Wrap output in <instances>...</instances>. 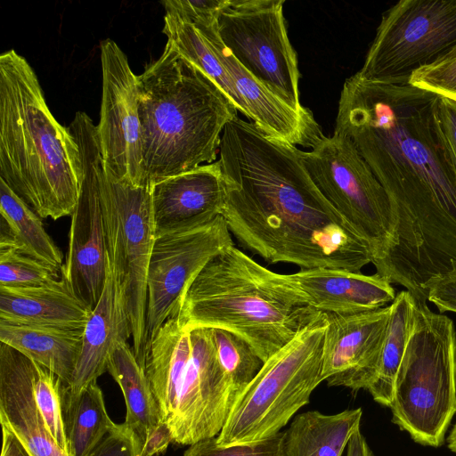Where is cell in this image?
<instances>
[{
    "label": "cell",
    "instance_id": "obj_1",
    "mask_svg": "<svg viewBox=\"0 0 456 456\" xmlns=\"http://www.w3.org/2000/svg\"><path fill=\"white\" fill-rule=\"evenodd\" d=\"M439 95L356 73L341 90L334 133L347 137L385 189L394 230L376 273L427 300L456 276V165L442 132Z\"/></svg>",
    "mask_w": 456,
    "mask_h": 456
},
{
    "label": "cell",
    "instance_id": "obj_2",
    "mask_svg": "<svg viewBox=\"0 0 456 456\" xmlns=\"http://www.w3.org/2000/svg\"><path fill=\"white\" fill-rule=\"evenodd\" d=\"M219 163L222 216L240 244L270 264L361 272L372 255L308 175L298 148L238 116L225 126Z\"/></svg>",
    "mask_w": 456,
    "mask_h": 456
},
{
    "label": "cell",
    "instance_id": "obj_3",
    "mask_svg": "<svg viewBox=\"0 0 456 456\" xmlns=\"http://www.w3.org/2000/svg\"><path fill=\"white\" fill-rule=\"evenodd\" d=\"M0 179L53 220L72 215L82 182L76 139L54 118L34 69L14 50L0 56Z\"/></svg>",
    "mask_w": 456,
    "mask_h": 456
},
{
    "label": "cell",
    "instance_id": "obj_4",
    "mask_svg": "<svg viewBox=\"0 0 456 456\" xmlns=\"http://www.w3.org/2000/svg\"><path fill=\"white\" fill-rule=\"evenodd\" d=\"M137 89L144 186L215 161L238 110L204 73L167 43Z\"/></svg>",
    "mask_w": 456,
    "mask_h": 456
},
{
    "label": "cell",
    "instance_id": "obj_5",
    "mask_svg": "<svg viewBox=\"0 0 456 456\" xmlns=\"http://www.w3.org/2000/svg\"><path fill=\"white\" fill-rule=\"evenodd\" d=\"M321 314L300 300L281 273L232 245L194 279L176 316L188 330L215 328L238 335L265 362Z\"/></svg>",
    "mask_w": 456,
    "mask_h": 456
},
{
    "label": "cell",
    "instance_id": "obj_6",
    "mask_svg": "<svg viewBox=\"0 0 456 456\" xmlns=\"http://www.w3.org/2000/svg\"><path fill=\"white\" fill-rule=\"evenodd\" d=\"M389 408L392 422L415 443L444 444L456 413V330L449 317L423 301L416 302Z\"/></svg>",
    "mask_w": 456,
    "mask_h": 456
},
{
    "label": "cell",
    "instance_id": "obj_7",
    "mask_svg": "<svg viewBox=\"0 0 456 456\" xmlns=\"http://www.w3.org/2000/svg\"><path fill=\"white\" fill-rule=\"evenodd\" d=\"M327 327L322 313L289 343L265 361L237 397L216 436L220 446L269 438L307 404L323 381L322 349Z\"/></svg>",
    "mask_w": 456,
    "mask_h": 456
},
{
    "label": "cell",
    "instance_id": "obj_8",
    "mask_svg": "<svg viewBox=\"0 0 456 456\" xmlns=\"http://www.w3.org/2000/svg\"><path fill=\"white\" fill-rule=\"evenodd\" d=\"M311 179L370 249L372 264L385 255L394 230L387 194L351 141L322 134L311 151L298 149Z\"/></svg>",
    "mask_w": 456,
    "mask_h": 456
},
{
    "label": "cell",
    "instance_id": "obj_9",
    "mask_svg": "<svg viewBox=\"0 0 456 456\" xmlns=\"http://www.w3.org/2000/svg\"><path fill=\"white\" fill-rule=\"evenodd\" d=\"M456 51V0H402L386 11L361 78L408 82L416 70Z\"/></svg>",
    "mask_w": 456,
    "mask_h": 456
},
{
    "label": "cell",
    "instance_id": "obj_10",
    "mask_svg": "<svg viewBox=\"0 0 456 456\" xmlns=\"http://www.w3.org/2000/svg\"><path fill=\"white\" fill-rule=\"evenodd\" d=\"M102 199L108 256L125 289L133 351L142 367L146 346L147 274L156 236L151 187L123 183L106 169Z\"/></svg>",
    "mask_w": 456,
    "mask_h": 456
},
{
    "label": "cell",
    "instance_id": "obj_11",
    "mask_svg": "<svg viewBox=\"0 0 456 456\" xmlns=\"http://www.w3.org/2000/svg\"><path fill=\"white\" fill-rule=\"evenodd\" d=\"M283 0H230L216 20L217 34L257 81L294 110L299 101L297 58L287 32Z\"/></svg>",
    "mask_w": 456,
    "mask_h": 456
},
{
    "label": "cell",
    "instance_id": "obj_12",
    "mask_svg": "<svg viewBox=\"0 0 456 456\" xmlns=\"http://www.w3.org/2000/svg\"><path fill=\"white\" fill-rule=\"evenodd\" d=\"M68 128L79 148L82 182L71 215L69 248L61 276L75 296L93 311L102 293L107 270L108 248L102 199L106 167L97 126L91 118L78 111Z\"/></svg>",
    "mask_w": 456,
    "mask_h": 456
},
{
    "label": "cell",
    "instance_id": "obj_13",
    "mask_svg": "<svg viewBox=\"0 0 456 456\" xmlns=\"http://www.w3.org/2000/svg\"><path fill=\"white\" fill-rule=\"evenodd\" d=\"M232 245L222 215L200 225L155 236L147 274L145 352L162 324L178 314L187 289L201 270Z\"/></svg>",
    "mask_w": 456,
    "mask_h": 456
},
{
    "label": "cell",
    "instance_id": "obj_14",
    "mask_svg": "<svg viewBox=\"0 0 456 456\" xmlns=\"http://www.w3.org/2000/svg\"><path fill=\"white\" fill-rule=\"evenodd\" d=\"M102 73L97 134L106 169L118 181L144 186L137 76L111 39L100 44Z\"/></svg>",
    "mask_w": 456,
    "mask_h": 456
},
{
    "label": "cell",
    "instance_id": "obj_15",
    "mask_svg": "<svg viewBox=\"0 0 456 456\" xmlns=\"http://www.w3.org/2000/svg\"><path fill=\"white\" fill-rule=\"evenodd\" d=\"M189 331L191 356L168 425L173 443L179 445L218 436L237 398L218 362L209 329Z\"/></svg>",
    "mask_w": 456,
    "mask_h": 456
},
{
    "label": "cell",
    "instance_id": "obj_16",
    "mask_svg": "<svg viewBox=\"0 0 456 456\" xmlns=\"http://www.w3.org/2000/svg\"><path fill=\"white\" fill-rule=\"evenodd\" d=\"M391 311L390 304L354 314L323 313V381L330 387L368 390L378 372Z\"/></svg>",
    "mask_w": 456,
    "mask_h": 456
},
{
    "label": "cell",
    "instance_id": "obj_17",
    "mask_svg": "<svg viewBox=\"0 0 456 456\" xmlns=\"http://www.w3.org/2000/svg\"><path fill=\"white\" fill-rule=\"evenodd\" d=\"M219 59L251 119L266 134L294 146L311 147L322 134L312 111L301 113L257 81L222 43L216 22L193 24Z\"/></svg>",
    "mask_w": 456,
    "mask_h": 456
},
{
    "label": "cell",
    "instance_id": "obj_18",
    "mask_svg": "<svg viewBox=\"0 0 456 456\" xmlns=\"http://www.w3.org/2000/svg\"><path fill=\"white\" fill-rule=\"evenodd\" d=\"M156 235L210 222L222 215L226 200L219 161L154 183L151 187Z\"/></svg>",
    "mask_w": 456,
    "mask_h": 456
},
{
    "label": "cell",
    "instance_id": "obj_19",
    "mask_svg": "<svg viewBox=\"0 0 456 456\" xmlns=\"http://www.w3.org/2000/svg\"><path fill=\"white\" fill-rule=\"evenodd\" d=\"M281 278L302 302L322 313L370 312L387 306L396 296L389 280L377 273L313 268L281 273Z\"/></svg>",
    "mask_w": 456,
    "mask_h": 456
},
{
    "label": "cell",
    "instance_id": "obj_20",
    "mask_svg": "<svg viewBox=\"0 0 456 456\" xmlns=\"http://www.w3.org/2000/svg\"><path fill=\"white\" fill-rule=\"evenodd\" d=\"M36 362L0 345V422L32 456H69L48 430L34 396Z\"/></svg>",
    "mask_w": 456,
    "mask_h": 456
},
{
    "label": "cell",
    "instance_id": "obj_21",
    "mask_svg": "<svg viewBox=\"0 0 456 456\" xmlns=\"http://www.w3.org/2000/svg\"><path fill=\"white\" fill-rule=\"evenodd\" d=\"M132 337L125 289L109 256L106 278L101 297L93 309L84 332L80 356L66 398L96 382L107 371L109 357L115 346Z\"/></svg>",
    "mask_w": 456,
    "mask_h": 456
},
{
    "label": "cell",
    "instance_id": "obj_22",
    "mask_svg": "<svg viewBox=\"0 0 456 456\" xmlns=\"http://www.w3.org/2000/svg\"><path fill=\"white\" fill-rule=\"evenodd\" d=\"M91 314L61 276L37 287H0L1 322L84 330Z\"/></svg>",
    "mask_w": 456,
    "mask_h": 456
},
{
    "label": "cell",
    "instance_id": "obj_23",
    "mask_svg": "<svg viewBox=\"0 0 456 456\" xmlns=\"http://www.w3.org/2000/svg\"><path fill=\"white\" fill-rule=\"evenodd\" d=\"M191 352L190 331L183 328L177 316L168 318L162 324L145 352L142 368L162 421L167 426L176 409Z\"/></svg>",
    "mask_w": 456,
    "mask_h": 456
},
{
    "label": "cell",
    "instance_id": "obj_24",
    "mask_svg": "<svg viewBox=\"0 0 456 456\" xmlns=\"http://www.w3.org/2000/svg\"><path fill=\"white\" fill-rule=\"evenodd\" d=\"M84 330L31 326L0 321V341L53 372L68 387L83 343Z\"/></svg>",
    "mask_w": 456,
    "mask_h": 456
},
{
    "label": "cell",
    "instance_id": "obj_25",
    "mask_svg": "<svg viewBox=\"0 0 456 456\" xmlns=\"http://www.w3.org/2000/svg\"><path fill=\"white\" fill-rule=\"evenodd\" d=\"M362 408L336 414L309 411L297 414L286 430L284 456H341L360 428Z\"/></svg>",
    "mask_w": 456,
    "mask_h": 456
},
{
    "label": "cell",
    "instance_id": "obj_26",
    "mask_svg": "<svg viewBox=\"0 0 456 456\" xmlns=\"http://www.w3.org/2000/svg\"><path fill=\"white\" fill-rule=\"evenodd\" d=\"M0 247H10L61 271L63 256L41 217L0 179Z\"/></svg>",
    "mask_w": 456,
    "mask_h": 456
},
{
    "label": "cell",
    "instance_id": "obj_27",
    "mask_svg": "<svg viewBox=\"0 0 456 456\" xmlns=\"http://www.w3.org/2000/svg\"><path fill=\"white\" fill-rule=\"evenodd\" d=\"M107 372L122 391L126 410L124 423L133 431L142 450L148 436L163 421L143 369L127 342L118 343L112 350Z\"/></svg>",
    "mask_w": 456,
    "mask_h": 456
},
{
    "label": "cell",
    "instance_id": "obj_28",
    "mask_svg": "<svg viewBox=\"0 0 456 456\" xmlns=\"http://www.w3.org/2000/svg\"><path fill=\"white\" fill-rule=\"evenodd\" d=\"M416 298L402 290L391 303V315L383 345L378 372L368 388L373 400L390 407L396 376L402 363L415 318Z\"/></svg>",
    "mask_w": 456,
    "mask_h": 456
},
{
    "label": "cell",
    "instance_id": "obj_29",
    "mask_svg": "<svg viewBox=\"0 0 456 456\" xmlns=\"http://www.w3.org/2000/svg\"><path fill=\"white\" fill-rule=\"evenodd\" d=\"M63 407L69 456H88L115 424L97 381L73 398L63 394Z\"/></svg>",
    "mask_w": 456,
    "mask_h": 456
},
{
    "label": "cell",
    "instance_id": "obj_30",
    "mask_svg": "<svg viewBox=\"0 0 456 456\" xmlns=\"http://www.w3.org/2000/svg\"><path fill=\"white\" fill-rule=\"evenodd\" d=\"M162 32L167 44L204 73L228 98L238 111L248 118L244 102L223 64L193 24L166 14Z\"/></svg>",
    "mask_w": 456,
    "mask_h": 456
},
{
    "label": "cell",
    "instance_id": "obj_31",
    "mask_svg": "<svg viewBox=\"0 0 456 456\" xmlns=\"http://www.w3.org/2000/svg\"><path fill=\"white\" fill-rule=\"evenodd\" d=\"M208 329L218 362L238 397L258 373L264 362L238 335L221 329Z\"/></svg>",
    "mask_w": 456,
    "mask_h": 456
},
{
    "label": "cell",
    "instance_id": "obj_32",
    "mask_svg": "<svg viewBox=\"0 0 456 456\" xmlns=\"http://www.w3.org/2000/svg\"><path fill=\"white\" fill-rule=\"evenodd\" d=\"M65 387L53 372L36 362L34 379L36 403L56 444L69 456L64 421L63 394Z\"/></svg>",
    "mask_w": 456,
    "mask_h": 456
},
{
    "label": "cell",
    "instance_id": "obj_33",
    "mask_svg": "<svg viewBox=\"0 0 456 456\" xmlns=\"http://www.w3.org/2000/svg\"><path fill=\"white\" fill-rule=\"evenodd\" d=\"M60 277L45 264L13 248L0 247V287H37Z\"/></svg>",
    "mask_w": 456,
    "mask_h": 456
},
{
    "label": "cell",
    "instance_id": "obj_34",
    "mask_svg": "<svg viewBox=\"0 0 456 456\" xmlns=\"http://www.w3.org/2000/svg\"><path fill=\"white\" fill-rule=\"evenodd\" d=\"M286 431L251 444L220 446L216 436L200 440L185 450L183 456H284Z\"/></svg>",
    "mask_w": 456,
    "mask_h": 456
},
{
    "label": "cell",
    "instance_id": "obj_35",
    "mask_svg": "<svg viewBox=\"0 0 456 456\" xmlns=\"http://www.w3.org/2000/svg\"><path fill=\"white\" fill-rule=\"evenodd\" d=\"M409 84L456 102V51L412 73Z\"/></svg>",
    "mask_w": 456,
    "mask_h": 456
},
{
    "label": "cell",
    "instance_id": "obj_36",
    "mask_svg": "<svg viewBox=\"0 0 456 456\" xmlns=\"http://www.w3.org/2000/svg\"><path fill=\"white\" fill-rule=\"evenodd\" d=\"M230 0H165L166 14L191 24L210 25L216 22L220 12Z\"/></svg>",
    "mask_w": 456,
    "mask_h": 456
},
{
    "label": "cell",
    "instance_id": "obj_37",
    "mask_svg": "<svg viewBox=\"0 0 456 456\" xmlns=\"http://www.w3.org/2000/svg\"><path fill=\"white\" fill-rule=\"evenodd\" d=\"M139 443L133 431L123 422L115 423L88 456H140Z\"/></svg>",
    "mask_w": 456,
    "mask_h": 456
},
{
    "label": "cell",
    "instance_id": "obj_38",
    "mask_svg": "<svg viewBox=\"0 0 456 456\" xmlns=\"http://www.w3.org/2000/svg\"><path fill=\"white\" fill-rule=\"evenodd\" d=\"M428 300L432 302L441 314H456V276L443 278L432 284L428 291Z\"/></svg>",
    "mask_w": 456,
    "mask_h": 456
},
{
    "label": "cell",
    "instance_id": "obj_39",
    "mask_svg": "<svg viewBox=\"0 0 456 456\" xmlns=\"http://www.w3.org/2000/svg\"><path fill=\"white\" fill-rule=\"evenodd\" d=\"M437 112L442 132L456 165V102L439 95Z\"/></svg>",
    "mask_w": 456,
    "mask_h": 456
},
{
    "label": "cell",
    "instance_id": "obj_40",
    "mask_svg": "<svg viewBox=\"0 0 456 456\" xmlns=\"http://www.w3.org/2000/svg\"><path fill=\"white\" fill-rule=\"evenodd\" d=\"M173 443V436L168 426L162 422L147 437L140 456H156L163 453Z\"/></svg>",
    "mask_w": 456,
    "mask_h": 456
},
{
    "label": "cell",
    "instance_id": "obj_41",
    "mask_svg": "<svg viewBox=\"0 0 456 456\" xmlns=\"http://www.w3.org/2000/svg\"><path fill=\"white\" fill-rule=\"evenodd\" d=\"M1 456H32L24 444L8 428L2 426Z\"/></svg>",
    "mask_w": 456,
    "mask_h": 456
},
{
    "label": "cell",
    "instance_id": "obj_42",
    "mask_svg": "<svg viewBox=\"0 0 456 456\" xmlns=\"http://www.w3.org/2000/svg\"><path fill=\"white\" fill-rule=\"evenodd\" d=\"M346 456H375L362 434L360 428L349 438Z\"/></svg>",
    "mask_w": 456,
    "mask_h": 456
},
{
    "label": "cell",
    "instance_id": "obj_43",
    "mask_svg": "<svg viewBox=\"0 0 456 456\" xmlns=\"http://www.w3.org/2000/svg\"><path fill=\"white\" fill-rule=\"evenodd\" d=\"M448 448L454 453H456V423L452 428L449 436L447 438Z\"/></svg>",
    "mask_w": 456,
    "mask_h": 456
}]
</instances>
